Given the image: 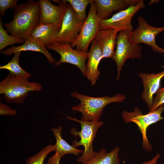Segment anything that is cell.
Wrapping results in <instances>:
<instances>
[{"instance_id": "obj_2", "label": "cell", "mask_w": 164, "mask_h": 164, "mask_svg": "<svg viewBox=\"0 0 164 164\" xmlns=\"http://www.w3.org/2000/svg\"><path fill=\"white\" fill-rule=\"evenodd\" d=\"M70 95L80 101L79 104L72 108V110L80 112L82 114L81 120L84 121H99L104 109L107 105L112 103L121 102L126 98L122 94H117L111 97H94L75 91L72 92Z\"/></svg>"}, {"instance_id": "obj_25", "label": "cell", "mask_w": 164, "mask_h": 164, "mask_svg": "<svg viewBox=\"0 0 164 164\" xmlns=\"http://www.w3.org/2000/svg\"><path fill=\"white\" fill-rule=\"evenodd\" d=\"M156 96L153 98V102L149 112L157 109L164 104V87L159 89L156 93Z\"/></svg>"}, {"instance_id": "obj_5", "label": "cell", "mask_w": 164, "mask_h": 164, "mask_svg": "<svg viewBox=\"0 0 164 164\" xmlns=\"http://www.w3.org/2000/svg\"><path fill=\"white\" fill-rule=\"evenodd\" d=\"M116 44V50L112 58L116 64L117 69L116 80H118L126 61L128 59H140L142 56L143 47L139 44L135 43L132 40L131 31L128 30H122L118 32Z\"/></svg>"}, {"instance_id": "obj_6", "label": "cell", "mask_w": 164, "mask_h": 164, "mask_svg": "<svg viewBox=\"0 0 164 164\" xmlns=\"http://www.w3.org/2000/svg\"><path fill=\"white\" fill-rule=\"evenodd\" d=\"M164 110V105L162 104L157 109L144 114L138 107H135L133 111L124 110L121 114L124 122H133L138 126L142 137L143 148L147 151L152 150V146L147 136V129L151 125L163 119L161 114Z\"/></svg>"}, {"instance_id": "obj_26", "label": "cell", "mask_w": 164, "mask_h": 164, "mask_svg": "<svg viewBox=\"0 0 164 164\" xmlns=\"http://www.w3.org/2000/svg\"><path fill=\"white\" fill-rule=\"evenodd\" d=\"M17 0H0V18L4 16L6 10L9 9H14L18 5Z\"/></svg>"}, {"instance_id": "obj_19", "label": "cell", "mask_w": 164, "mask_h": 164, "mask_svg": "<svg viewBox=\"0 0 164 164\" xmlns=\"http://www.w3.org/2000/svg\"><path fill=\"white\" fill-rule=\"evenodd\" d=\"M51 131L53 133L56 140L54 145V151L62 157L67 154H71L78 156L83 153L84 150L78 149L69 144L62 137L63 128L61 126L57 128H52Z\"/></svg>"}, {"instance_id": "obj_29", "label": "cell", "mask_w": 164, "mask_h": 164, "mask_svg": "<svg viewBox=\"0 0 164 164\" xmlns=\"http://www.w3.org/2000/svg\"><path fill=\"white\" fill-rule=\"evenodd\" d=\"M160 156V155L159 153H158L151 159L144 162L140 164H156Z\"/></svg>"}, {"instance_id": "obj_20", "label": "cell", "mask_w": 164, "mask_h": 164, "mask_svg": "<svg viewBox=\"0 0 164 164\" xmlns=\"http://www.w3.org/2000/svg\"><path fill=\"white\" fill-rule=\"evenodd\" d=\"M119 148L115 147L108 152L104 149H102L90 159L82 164H120L119 156Z\"/></svg>"}, {"instance_id": "obj_11", "label": "cell", "mask_w": 164, "mask_h": 164, "mask_svg": "<svg viewBox=\"0 0 164 164\" xmlns=\"http://www.w3.org/2000/svg\"><path fill=\"white\" fill-rule=\"evenodd\" d=\"M137 19L138 27L131 31L132 40L137 43H143L149 46L154 52L164 54V49L157 45L155 39L157 35L164 31V26L159 28L152 26L141 16H138Z\"/></svg>"}, {"instance_id": "obj_3", "label": "cell", "mask_w": 164, "mask_h": 164, "mask_svg": "<svg viewBox=\"0 0 164 164\" xmlns=\"http://www.w3.org/2000/svg\"><path fill=\"white\" fill-rule=\"evenodd\" d=\"M29 78L9 73L0 83V94L8 103L22 104L29 92L39 91L42 88L38 82H30Z\"/></svg>"}, {"instance_id": "obj_28", "label": "cell", "mask_w": 164, "mask_h": 164, "mask_svg": "<svg viewBox=\"0 0 164 164\" xmlns=\"http://www.w3.org/2000/svg\"><path fill=\"white\" fill-rule=\"evenodd\" d=\"M61 157L59 154L55 153L53 155L49 158L47 164H60V162Z\"/></svg>"}, {"instance_id": "obj_30", "label": "cell", "mask_w": 164, "mask_h": 164, "mask_svg": "<svg viewBox=\"0 0 164 164\" xmlns=\"http://www.w3.org/2000/svg\"><path fill=\"white\" fill-rule=\"evenodd\" d=\"M140 0H124L125 3L128 7L131 6H134L138 4Z\"/></svg>"}, {"instance_id": "obj_31", "label": "cell", "mask_w": 164, "mask_h": 164, "mask_svg": "<svg viewBox=\"0 0 164 164\" xmlns=\"http://www.w3.org/2000/svg\"><path fill=\"white\" fill-rule=\"evenodd\" d=\"M159 1L158 0H150V2L149 3L148 5H150L152 4H153L155 2H156L157 3Z\"/></svg>"}, {"instance_id": "obj_23", "label": "cell", "mask_w": 164, "mask_h": 164, "mask_svg": "<svg viewBox=\"0 0 164 164\" xmlns=\"http://www.w3.org/2000/svg\"><path fill=\"white\" fill-rule=\"evenodd\" d=\"M69 3L80 19L84 22L87 16L86 10L88 5L94 1V0H65Z\"/></svg>"}, {"instance_id": "obj_27", "label": "cell", "mask_w": 164, "mask_h": 164, "mask_svg": "<svg viewBox=\"0 0 164 164\" xmlns=\"http://www.w3.org/2000/svg\"><path fill=\"white\" fill-rule=\"evenodd\" d=\"M17 114V111L11 108L9 106L2 102H0V115L1 116L14 115Z\"/></svg>"}, {"instance_id": "obj_7", "label": "cell", "mask_w": 164, "mask_h": 164, "mask_svg": "<svg viewBox=\"0 0 164 164\" xmlns=\"http://www.w3.org/2000/svg\"><path fill=\"white\" fill-rule=\"evenodd\" d=\"M87 18L77 37L71 44L72 47L80 51L87 53L90 43L95 38L99 30L98 18L94 1L90 4Z\"/></svg>"}, {"instance_id": "obj_18", "label": "cell", "mask_w": 164, "mask_h": 164, "mask_svg": "<svg viewBox=\"0 0 164 164\" xmlns=\"http://www.w3.org/2000/svg\"><path fill=\"white\" fill-rule=\"evenodd\" d=\"M97 15L100 20L109 18L113 12L128 7L124 0H94Z\"/></svg>"}, {"instance_id": "obj_8", "label": "cell", "mask_w": 164, "mask_h": 164, "mask_svg": "<svg viewBox=\"0 0 164 164\" xmlns=\"http://www.w3.org/2000/svg\"><path fill=\"white\" fill-rule=\"evenodd\" d=\"M47 49L54 50L60 56V59L54 63L58 67L63 63H68L74 65L81 71L85 77L86 62L88 58V52L84 53L73 48L71 44L55 42L46 45Z\"/></svg>"}, {"instance_id": "obj_21", "label": "cell", "mask_w": 164, "mask_h": 164, "mask_svg": "<svg viewBox=\"0 0 164 164\" xmlns=\"http://www.w3.org/2000/svg\"><path fill=\"white\" fill-rule=\"evenodd\" d=\"M21 52H17L14 54L12 59L7 64L1 66L0 69L9 71L10 74L16 76H24L30 78L31 75L22 69L19 64V59Z\"/></svg>"}, {"instance_id": "obj_9", "label": "cell", "mask_w": 164, "mask_h": 164, "mask_svg": "<svg viewBox=\"0 0 164 164\" xmlns=\"http://www.w3.org/2000/svg\"><path fill=\"white\" fill-rule=\"evenodd\" d=\"M144 1L140 0L138 4L131 6L113 15L110 18L100 20V29H111L118 32L122 30H133L132 21L133 16L140 10L144 8Z\"/></svg>"}, {"instance_id": "obj_15", "label": "cell", "mask_w": 164, "mask_h": 164, "mask_svg": "<svg viewBox=\"0 0 164 164\" xmlns=\"http://www.w3.org/2000/svg\"><path fill=\"white\" fill-rule=\"evenodd\" d=\"M31 51L38 52L43 53L46 57L49 63L52 65L56 61L48 51L46 46L30 36L25 39V42L22 45L11 47L1 51L3 55L10 56L17 52Z\"/></svg>"}, {"instance_id": "obj_17", "label": "cell", "mask_w": 164, "mask_h": 164, "mask_svg": "<svg viewBox=\"0 0 164 164\" xmlns=\"http://www.w3.org/2000/svg\"><path fill=\"white\" fill-rule=\"evenodd\" d=\"M118 32L115 29H100L96 38L99 42L102 52V59L111 58L114 55V47Z\"/></svg>"}, {"instance_id": "obj_1", "label": "cell", "mask_w": 164, "mask_h": 164, "mask_svg": "<svg viewBox=\"0 0 164 164\" xmlns=\"http://www.w3.org/2000/svg\"><path fill=\"white\" fill-rule=\"evenodd\" d=\"M40 15L39 1L28 0L18 4L14 9L12 19L3 26L8 34L25 40L39 23Z\"/></svg>"}, {"instance_id": "obj_14", "label": "cell", "mask_w": 164, "mask_h": 164, "mask_svg": "<svg viewBox=\"0 0 164 164\" xmlns=\"http://www.w3.org/2000/svg\"><path fill=\"white\" fill-rule=\"evenodd\" d=\"M138 75L142 80L144 87L142 98L149 109L153 103V96L159 89L161 80L164 77V69L156 74L141 73Z\"/></svg>"}, {"instance_id": "obj_10", "label": "cell", "mask_w": 164, "mask_h": 164, "mask_svg": "<svg viewBox=\"0 0 164 164\" xmlns=\"http://www.w3.org/2000/svg\"><path fill=\"white\" fill-rule=\"evenodd\" d=\"M84 22L80 19L71 5L68 3L55 42L71 44L78 36Z\"/></svg>"}, {"instance_id": "obj_13", "label": "cell", "mask_w": 164, "mask_h": 164, "mask_svg": "<svg viewBox=\"0 0 164 164\" xmlns=\"http://www.w3.org/2000/svg\"><path fill=\"white\" fill-rule=\"evenodd\" d=\"M88 53L85 77L93 86L99 79L100 71L98 70V67L100 61L102 59V49L96 38L92 41L90 50Z\"/></svg>"}, {"instance_id": "obj_22", "label": "cell", "mask_w": 164, "mask_h": 164, "mask_svg": "<svg viewBox=\"0 0 164 164\" xmlns=\"http://www.w3.org/2000/svg\"><path fill=\"white\" fill-rule=\"evenodd\" d=\"M23 39L8 34L4 28L2 18L0 19V50L10 45L17 43H24Z\"/></svg>"}, {"instance_id": "obj_12", "label": "cell", "mask_w": 164, "mask_h": 164, "mask_svg": "<svg viewBox=\"0 0 164 164\" xmlns=\"http://www.w3.org/2000/svg\"><path fill=\"white\" fill-rule=\"evenodd\" d=\"M58 5L49 0H39L40 15L39 23H55L61 27L68 3L65 0Z\"/></svg>"}, {"instance_id": "obj_4", "label": "cell", "mask_w": 164, "mask_h": 164, "mask_svg": "<svg viewBox=\"0 0 164 164\" xmlns=\"http://www.w3.org/2000/svg\"><path fill=\"white\" fill-rule=\"evenodd\" d=\"M67 118L77 121L80 123L81 129L77 131L75 128L71 129L70 133L74 137L78 136L80 138L79 141L74 140L72 145L77 147L82 145L84 150L81 157L78 158V162L84 163L92 157L96 153L92 146L93 141L99 128L104 124L102 121H84L79 120L75 118H72L66 115Z\"/></svg>"}, {"instance_id": "obj_16", "label": "cell", "mask_w": 164, "mask_h": 164, "mask_svg": "<svg viewBox=\"0 0 164 164\" xmlns=\"http://www.w3.org/2000/svg\"><path fill=\"white\" fill-rule=\"evenodd\" d=\"M61 27L55 23H39L30 36L45 46L55 42Z\"/></svg>"}, {"instance_id": "obj_24", "label": "cell", "mask_w": 164, "mask_h": 164, "mask_svg": "<svg viewBox=\"0 0 164 164\" xmlns=\"http://www.w3.org/2000/svg\"><path fill=\"white\" fill-rule=\"evenodd\" d=\"M54 151V145H50L42 149L38 153L26 160L25 164H44L47 155Z\"/></svg>"}]
</instances>
